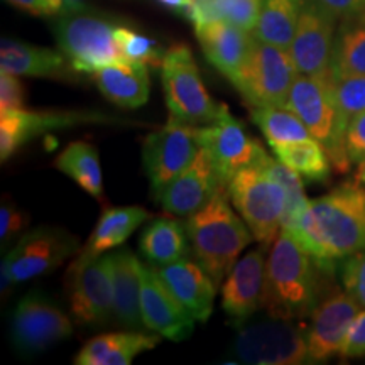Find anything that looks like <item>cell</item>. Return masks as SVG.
Instances as JSON below:
<instances>
[{"label": "cell", "mask_w": 365, "mask_h": 365, "mask_svg": "<svg viewBox=\"0 0 365 365\" xmlns=\"http://www.w3.org/2000/svg\"><path fill=\"white\" fill-rule=\"evenodd\" d=\"M336 271L339 267L319 262L291 232L282 228L267 254L262 309L303 322L335 287Z\"/></svg>", "instance_id": "1"}, {"label": "cell", "mask_w": 365, "mask_h": 365, "mask_svg": "<svg viewBox=\"0 0 365 365\" xmlns=\"http://www.w3.org/2000/svg\"><path fill=\"white\" fill-rule=\"evenodd\" d=\"M293 235L309 254L327 266L339 267L341 259L365 250V188L344 182L308 208Z\"/></svg>", "instance_id": "2"}, {"label": "cell", "mask_w": 365, "mask_h": 365, "mask_svg": "<svg viewBox=\"0 0 365 365\" xmlns=\"http://www.w3.org/2000/svg\"><path fill=\"white\" fill-rule=\"evenodd\" d=\"M232 207L227 186L220 185L212 198L185 222L191 252L217 287L223 284L242 250L255 240L247 223Z\"/></svg>", "instance_id": "3"}, {"label": "cell", "mask_w": 365, "mask_h": 365, "mask_svg": "<svg viewBox=\"0 0 365 365\" xmlns=\"http://www.w3.org/2000/svg\"><path fill=\"white\" fill-rule=\"evenodd\" d=\"M237 335L230 346L234 362L254 365L312 364L307 344V323L276 314L255 313L237 323Z\"/></svg>", "instance_id": "4"}, {"label": "cell", "mask_w": 365, "mask_h": 365, "mask_svg": "<svg viewBox=\"0 0 365 365\" xmlns=\"http://www.w3.org/2000/svg\"><path fill=\"white\" fill-rule=\"evenodd\" d=\"M287 108L307 125L309 134L327 150L331 166L346 173L352 166L346 154V120L333 93V75H298L291 86Z\"/></svg>", "instance_id": "5"}, {"label": "cell", "mask_w": 365, "mask_h": 365, "mask_svg": "<svg viewBox=\"0 0 365 365\" xmlns=\"http://www.w3.org/2000/svg\"><path fill=\"white\" fill-rule=\"evenodd\" d=\"M117 24L107 17L71 9L54 22V38L75 73L93 75L112 63L127 61L115 41Z\"/></svg>", "instance_id": "6"}, {"label": "cell", "mask_w": 365, "mask_h": 365, "mask_svg": "<svg viewBox=\"0 0 365 365\" xmlns=\"http://www.w3.org/2000/svg\"><path fill=\"white\" fill-rule=\"evenodd\" d=\"M228 196L242 220L247 223L254 239L271 247L282 230L286 210V190L269 176L259 164L242 168L227 185Z\"/></svg>", "instance_id": "7"}, {"label": "cell", "mask_w": 365, "mask_h": 365, "mask_svg": "<svg viewBox=\"0 0 365 365\" xmlns=\"http://www.w3.org/2000/svg\"><path fill=\"white\" fill-rule=\"evenodd\" d=\"M78 237L65 228L41 225L27 232L4 257L0 269L2 291L6 293L16 284L53 272L78 252Z\"/></svg>", "instance_id": "8"}, {"label": "cell", "mask_w": 365, "mask_h": 365, "mask_svg": "<svg viewBox=\"0 0 365 365\" xmlns=\"http://www.w3.org/2000/svg\"><path fill=\"white\" fill-rule=\"evenodd\" d=\"M71 318L80 327H102L113 318L112 254L80 252L66 272Z\"/></svg>", "instance_id": "9"}, {"label": "cell", "mask_w": 365, "mask_h": 365, "mask_svg": "<svg viewBox=\"0 0 365 365\" xmlns=\"http://www.w3.org/2000/svg\"><path fill=\"white\" fill-rule=\"evenodd\" d=\"M298 75L289 49L255 39L247 61L232 85L252 108L286 107Z\"/></svg>", "instance_id": "10"}, {"label": "cell", "mask_w": 365, "mask_h": 365, "mask_svg": "<svg viewBox=\"0 0 365 365\" xmlns=\"http://www.w3.org/2000/svg\"><path fill=\"white\" fill-rule=\"evenodd\" d=\"M161 83L171 115L195 125L213 122L222 105L210 97L188 46L176 44L166 51Z\"/></svg>", "instance_id": "11"}, {"label": "cell", "mask_w": 365, "mask_h": 365, "mask_svg": "<svg viewBox=\"0 0 365 365\" xmlns=\"http://www.w3.org/2000/svg\"><path fill=\"white\" fill-rule=\"evenodd\" d=\"M11 341L24 357H34L49 346L70 339L75 331L71 317L63 312L48 294L31 291L17 301L12 309Z\"/></svg>", "instance_id": "12"}, {"label": "cell", "mask_w": 365, "mask_h": 365, "mask_svg": "<svg viewBox=\"0 0 365 365\" xmlns=\"http://www.w3.org/2000/svg\"><path fill=\"white\" fill-rule=\"evenodd\" d=\"M200 150V127L175 115L144 139L143 164L153 196L161 193Z\"/></svg>", "instance_id": "13"}, {"label": "cell", "mask_w": 365, "mask_h": 365, "mask_svg": "<svg viewBox=\"0 0 365 365\" xmlns=\"http://www.w3.org/2000/svg\"><path fill=\"white\" fill-rule=\"evenodd\" d=\"M93 124H132L95 110H7L0 112V161L6 163L36 137L53 130L75 129Z\"/></svg>", "instance_id": "14"}, {"label": "cell", "mask_w": 365, "mask_h": 365, "mask_svg": "<svg viewBox=\"0 0 365 365\" xmlns=\"http://www.w3.org/2000/svg\"><path fill=\"white\" fill-rule=\"evenodd\" d=\"M200 148L208 154L222 185H228L237 171L259 163L266 156L262 144L247 134L242 122L232 115L227 105L213 122L200 127Z\"/></svg>", "instance_id": "15"}, {"label": "cell", "mask_w": 365, "mask_h": 365, "mask_svg": "<svg viewBox=\"0 0 365 365\" xmlns=\"http://www.w3.org/2000/svg\"><path fill=\"white\" fill-rule=\"evenodd\" d=\"M339 17L314 0H304L289 54L299 75L325 76L331 73L333 46Z\"/></svg>", "instance_id": "16"}, {"label": "cell", "mask_w": 365, "mask_h": 365, "mask_svg": "<svg viewBox=\"0 0 365 365\" xmlns=\"http://www.w3.org/2000/svg\"><path fill=\"white\" fill-rule=\"evenodd\" d=\"M362 307L345 289L333 287L309 314L307 344L309 362L319 364L340 355L341 345Z\"/></svg>", "instance_id": "17"}, {"label": "cell", "mask_w": 365, "mask_h": 365, "mask_svg": "<svg viewBox=\"0 0 365 365\" xmlns=\"http://www.w3.org/2000/svg\"><path fill=\"white\" fill-rule=\"evenodd\" d=\"M140 313H143L145 330L158 333L163 339L171 341L190 339L195 330L196 319L193 314L168 289L150 264L144 266Z\"/></svg>", "instance_id": "18"}, {"label": "cell", "mask_w": 365, "mask_h": 365, "mask_svg": "<svg viewBox=\"0 0 365 365\" xmlns=\"http://www.w3.org/2000/svg\"><path fill=\"white\" fill-rule=\"evenodd\" d=\"M269 247L259 244L235 262L222 284V309L237 323L244 322L262 309L266 287V254Z\"/></svg>", "instance_id": "19"}, {"label": "cell", "mask_w": 365, "mask_h": 365, "mask_svg": "<svg viewBox=\"0 0 365 365\" xmlns=\"http://www.w3.org/2000/svg\"><path fill=\"white\" fill-rule=\"evenodd\" d=\"M220 185L208 154L200 148L190 166L182 170L154 200L170 215L188 217L202 208Z\"/></svg>", "instance_id": "20"}, {"label": "cell", "mask_w": 365, "mask_h": 365, "mask_svg": "<svg viewBox=\"0 0 365 365\" xmlns=\"http://www.w3.org/2000/svg\"><path fill=\"white\" fill-rule=\"evenodd\" d=\"M205 58L234 83L247 61L255 36L225 21H212L195 27Z\"/></svg>", "instance_id": "21"}, {"label": "cell", "mask_w": 365, "mask_h": 365, "mask_svg": "<svg viewBox=\"0 0 365 365\" xmlns=\"http://www.w3.org/2000/svg\"><path fill=\"white\" fill-rule=\"evenodd\" d=\"M154 269L168 289L193 314L196 322L205 323L212 317L217 284L198 261H193L188 255L168 266Z\"/></svg>", "instance_id": "22"}, {"label": "cell", "mask_w": 365, "mask_h": 365, "mask_svg": "<svg viewBox=\"0 0 365 365\" xmlns=\"http://www.w3.org/2000/svg\"><path fill=\"white\" fill-rule=\"evenodd\" d=\"M113 276V319L127 330L145 328L140 313L144 264L129 249L112 252Z\"/></svg>", "instance_id": "23"}, {"label": "cell", "mask_w": 365, "mask_h": 365, "mask_svg": "<svg viewBox=\"0 0 365 365\" xmlns=\"http://www.w3.org/2000/svg\"><path fill=\"white\" fill-rule=\"evenodd\" d=\"M163 336L143 330L102 333L81 346L73 362L76 365H129L137 355L153 350Z\"/></svg>", "instance_id": "24"}, {"label": "cell", "mask_w": 365, "mask_h": 365, "mask_svg": "<svg viewBox=\"0 0 365 365\" xmlns=\"http://www.w3.org/2000/svg\"><path fill=\"white\" fill-rule=\"evenodd\" d=\"M93 81L100 93L117 107L139 108L149 100V66L143 63H112L95 71Z\"/></svg>", "instance_id": "25"}, {"label": "cell", "mask_w": 365, "mask_h": 365, "mask_svg": "<svg viewBox=\"0 0 365 365\" xmlns=\"http://www.w3.org/2000/svg\"><path fill=\"white\" fill-rule=\"evenodd\" d=\"M0 71L17 76H36V78H68L73 68L61 51L27 44L22 41L2 39Z\"/></svg>", "instance_id": "26"}, {"label": "cell", "mask_w": 365, "mask_h": 365, "mask_svg": "<svg viewBox=\"0 0 365 365\" xmlns=\"http://www.w3.org/2000/svg\"><path fill=\"white\" fill-rule=\"evenodd\" d=\"M139 250L154 267L188 257L191 242L185 223L171 217L153 218L139 237Z\"/></svg>", "instance_id": "27"}, {"label": "cell", "mask_w": 365, "mask_h": 365, "mask_svg": "<svg viewBox=\"0 0 365 365\" xmlns=\"http://www.w3.org/2000/svg\"><path fill=\"white\" fill-rule=\"evenodd\" d=\"M150 218L143 207H113L107 208L100 215L97 225L91 232L85 249L80 252L102 255L122 245L143 223Z\"/></svg>", "instance_id": "28"}, {"label": "cell", "mask_w": 365, "mask_h": 365, "mask_svg": "<svg viewBox=\"0 0 365 365\" xmlns=\"http://www.w3.org/2000/svg\"><path fill=\"white\" fill-rule=\"evenodd\" d=\"M333 78L365 75V9L340 21L331 58Z\"/></svg>", "instance_id": "29"}, {"label": "cell", "mask_w": 365, "mask_h": 365, "mask_svg": "<svg viewBox=\"0 0 365 365\" xmlns=\"http://www.w3.org/2000/svg\"><path fill=\"white\" fill-rule=\"evenodd\" d=\"M54 168L71 178L81 190H85L93 198L102 196L103 176L98 150L95 145L85 140H75L68 144L54 161Z\"/></svg>", "instance_id": "30"}, {"label": "cell", "mask_w": 365, "mask_h": 365, "mask_svg": "<svg viewBox=\"0 0 365 365\" xmlns=\"http://www.w3.org/2000/svg\"><path fill=\"white\" fill-rule=\"evenodd\" d=\"M304 0H262L252 34L264 43L289 49Z\"/></svg>", "instance_id": "31"}, {"label": "cell", "mask_w": 365, "mask_h": 365, "mask_svg": "<svg viewBox=\"0 0 365 365\" xmlns=\"http://www.w3.org/2000/svg\"><path fill=\"white\" fill-rule=\"evenodd\" d=\"M261 6L262 0H191L188 19L195 27L212 21H225L252 33Z\"/></svg>", "instance_id": "32"}, {"label": "cell", "mask_w": 365, "mask_h": 365, "mask_svg": "<svg viewBox=\"0 0 365 365\" xmlns=\"http://www.w3.org/2000/svg\"><path fill=\"white\" fill-rule=\"evenodd\" d=\"M274 156L298 173L308 182H327L331 176V161L327 150L314 139L276 145Z\"/></svg>", "instance_id": "33"}, {"label": "cell", "mask_w": 365, "mask_h": 365, "mask_svg": "<svg viewBox=\"0 0 365 365\" xmlns=\"http://www.w3.org/2000/svg\"><path fill=\"white\" fill-rule=\"evenodd\" d=\"M250 117L271 148L313 139L303 120L287 107L252 108Z\"/></svg>", "instance_id": "34"}, {"label": "cell", "mask_w": 365, "mask_h": 365, "mask_svg": "<svg viewBox=\"0 0 365 365\" xmlns=\"http://www.w3.org/2000/svg\"><path fill=\"white\" fill-rule=\"evenodd\" d=\"M115 41L127 61L143 63V65L153 68H161L168 51L154 39L124 26H117Z\"/></svg>", "instance_id": "35"}, {"label": "cell", "mask_w": 365, "mask_h": 365, "mask_svg": "<svg viewBox=\"0 0 365 365\" xmlns=\"http://www.w3.org/2000/svg\"><path fill=\"white\" fill-rule=\"evenodd\" d=\"M333 93L346 120L365 113V75L333 78Z\"/></svg>", "instance_id": "36"}, {"label": "cell", "mask_w": 365, "mask_h": 365, "mask_svg": "<svg viewBox=\"0 0 365 365\" xmlns=\"http://www.w3.org/2000/svg\"><path fill=\"white\" fill-rule=\"evenodd\" d=\"M339 277L346 293L352 294L360 307L365 308V250L341 259Z\"/></svg>", "instance_id": "37"}, {"label": "cell", "mask_w": 365, "mask_h": 365, "mask_svg": "<svg viewBox=\"0 0 365 365\" xmlns=\"http://www.w3.org/2000/svg\"><path fill=\"white\" fill-rule=\"evenodd\" d=\"M29 223V215L17 208L9 198H4L0 207V242L2 247H6L12 239H16Z\"/></svg>", "instance_id": "38"}, {"label": "cell", "mask_w": 365, "mask_h": 365, "mask_svg": "<svg viewBox=\"0 0 365 365\" xmlns=\"http://www.w3.org/2000/svg\"><path fill=\"white\" fill-rule=\"evenodd\" d=\"M26 91L19 76L0 71V112L24 108Z\"/></svg>", "instance_id": "39"}, {"label": "cell", "mask_w": 365, "mask_h": 365, "mask_svg": "<svg viewBox=\"0 0 365 365\" xmlns=\"http://www.w3.org/2000/svg\"><path fill=\"white\" fill-rule=\"evenodd\" d=\"M6 2L27 14L43 17L61 16V14L71 11V9L80 7L71 0H6Z\"/></svg>", "instance_id": "40"}, {"label": "cell", "mask_w": 365, "mask_h": 365, "mask_svg": "<svg viewBox=\"0 0 365 365\" xmlns=\"http://www.w3.org/2000/svg\"><path fill=\"white\" fill-rule=\"evenodd\" d=\"M365 355V308L350 325L340 350V359H357Z\"/></svg>", "instance_id": "41"}, {"label": "cell", "mask_w": 365, "mask_h": 365, "mask_svg": "<svg viewBox=\"0 0 365 365\" xmlns=\"http://www.w3.org/2000/svg\"><path fill=\"white\" fill-rule=\"evenodd\" d=\"M346 154L352 164L365 163V113L355 115L346 127Z\"/></svg>", "instance_id": "42"}, {"label": "cell", "mask_w": 365, "mask_h": 365, "mask_svg": "<svg viewBox=\"0 0 365 365\" xmlns=\"http://www.w3.org/2000/svg\"><path fill=\"white\" fill-rule=\"evenodd\" d=\"M319 6L328 9L331 14H335L339 19L354 16L365 9V0H314Z\"/></svg>", "instance_id": "43"}, {"label": "cell", "mask_w": 365, "mask_h": 365, "mask_svg": "<svg viewBox=\"0 0 365 365\" xmlns=\"http://www.w3.org/2000/svg\"><path fill=\"white\" fill-rule=\"evenodd\" d=\"M163 7L170 9V11L180 14V16H185L188 19V12L191 7V0H158Z\"/></svg>", "instance_id": "44"}, {"label": "cell", "mask_w": 365, "mask_h": 365, "mask_svg": "<svg viewBox=\"0 0 365 365\" xmlns=\"http://www.w3.org/2000/svg\"><path fill=\"white\" fill-rule=\"evenodd\" d=\"M355 178H357L359 182H364L365 185V163L359 164V170H357V175H355Z\"/></svg>", "instance_id": "45"}, {"label": "cell", "mask_w": 365, "mask_h": 365, "mask_svg": "<svg viewBox=\"0 0 365 365\" xmlns=\"http://www.w3.org/2000/svg\"><path fill=\"white\" fill-rule=\"evenodd\" d=\"M71 2H75V4H76V0H71Z\"/></svg>", "instance_id": "46"}]
</instances>
